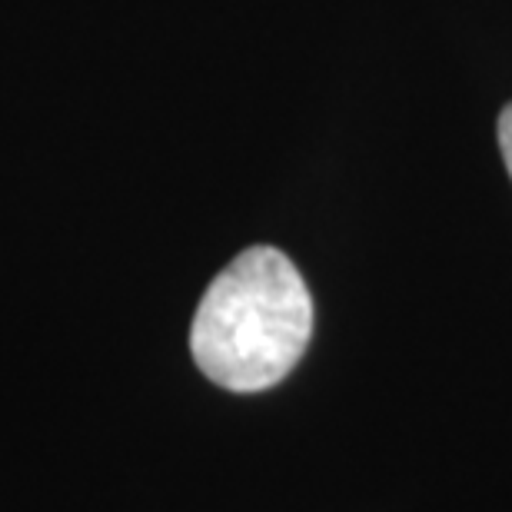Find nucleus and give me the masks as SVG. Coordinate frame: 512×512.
<instances>
[{
	"instance_id": "obj_2",
	"label": "nucleus",
	"mask_w": 512,
	"mask_h": 512,
	"mask_svg": "<svg viewBox=\"0 0 512 512\" xmlns=\"http://www.w3.org/2000/svg\"><path fill=\"white\" fill-rule=\"evenodd\" d=\"M499 147H503V160L512 177V104L503 110V117H499Z\"/></svg>"
},
{
	"instance_id": "obj_1",
	"label": "nucleus",
	"mask_w": 512,
	"mask_h": 512,
	"mask_svg": "<svg viewBox=\"0 0 512 512\" xmlns=\"http://www.w3.org/2000/svg\"><path fill=\"white\" fill-rule=\"evenodd\" d=\"M310 336L313 300L300 270L280 250L253 247L203 293L190 350L207 380L260 393L290 376Z\"/></svg>"
}]
</instances>
